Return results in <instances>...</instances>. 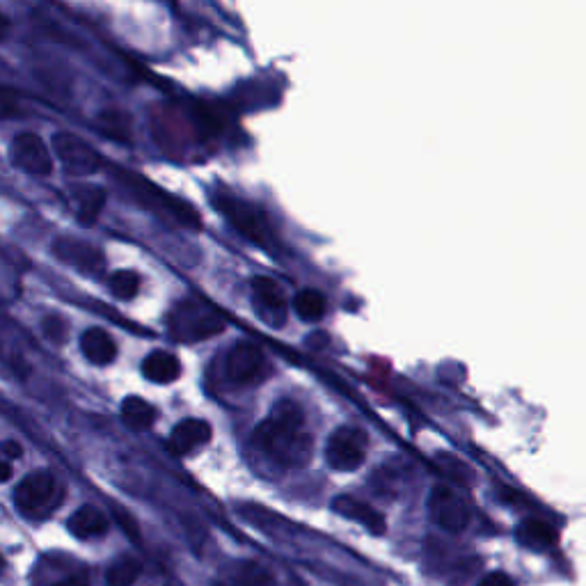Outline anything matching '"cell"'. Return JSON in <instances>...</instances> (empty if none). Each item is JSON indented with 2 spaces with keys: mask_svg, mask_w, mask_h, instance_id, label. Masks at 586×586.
<instances>
[{
  "mask_svg": "<svg viewBox=\"0 0 586 586\" xmlns=\"http://www.w3.org/2000/svg\"><path fill=\"white\" fill-rule=\"evenodd\" d=\"M7 156H10L14 168L30 174V177H51L53 174L51 149L37 133L26 131L14 136Z\"/></svg>",
  "mask_w": 586,
  "mask_h": 586,
  "instance_id": "ba28073f",
  "label": "cell"
},
{
  "mask_svg": "<svg viewBox=\"0 0 586 586\" xmlns=\"http://www.w3.org/2000/svg\"><path fill=\"white\" fill-rule=\"evenodd\" d=\"M140 289V275L136 271H115L110 275V291L115 298L131 300Z\"/></svg>",
  "mask_w": 586,
  "mask_h": 586,
  "instance_id": "cb8c5ba5",
  "label": "cell"
},
{
  "mask_svg": "<svg viewBox=\"0 0 586 586\" xmlns=\"http://www.w3.org/2000/svg\"><path fill=\"white\" fill-rule=\"evenodd\" d=\"M252 293H255V303L264 319H268L271 326H282L284 316H287V298H284L280 284L273 277L259 275L252 280Z\"/></svg>",
  "mask_w": 586,
  "mask_h": 586,
  "instance_id": "7c38bea8",
  "label": "cell"
},
{
  "mask_svg": "<svg viewBox=\"0 0 586 586\" xmlns=\"http://www.w3.org/2000/svg\"><path fill=\"white\" fill-rule=\"evenodd\" d=\"M110 520L106 513H101L97 506H81L74 516L69 518V532L81 541H90V538H99L108 532Z\"/></svg>",
  "mask_w": 586,
  "mask_h": 586,
  "instance_id": "2e32d148",
  "label": "cell"
},
{
  "mask_svg": "<svg viewBox=\"0 0 586 586\" xmlns=\"http://www.w3.org/2000/svg\"><path fill=\"white\" fill-rule=\"evenodd\" d=\"M3 454H5V461H17V458H21V445H17V442L7 440L3 445Z\"/></svg>",
  "mask_w": 586,
  "mask_h": 586,
  "instance_id": "4316f807",
  "label": "cell"
},
{
  "mask_svg": "<svg viewBox=\"0 0 586 586\" xmlns=\"http://www.w3.org/2000/svg\"><path fill=\"white\" fill-rule=\"evenodd\" d=\"M65 500V488L49 472L28 474L14 490V504L23 518L44 520L53 516Z\"/></svg>",
  "mask_w": 586,
  "mask_h": 586,
  "instance_id": "277c9868",
  "label": "cell"
},
{
  "mask_svg": "<svg viewBox=\"0 0 586 586\" xmlns=\"http://www.w3.org/2000/svg\"><path fill=\"white\" fill-rule=\"evenodd\" d=\"M142 573V564L136 557H120L106 573L108 586H133Z\"/></svg>",
  "mask_w": 586,
  "mask_h": 586,
  "instance_id": "44dd1931",
  "label": "cell"
},
{
  "mask_svg": "<svg viewBox=\"0 0 586 586\" xmlns=\"http://www.w3.org/2000/svg\"><path fill=\"white\" fill-rule=\"evenodd\" d=\"M236 586H273V580H271V575L266 573V570H261L255 564H248V566L241 568Z\"/></svg>",
  "mask_w": 586,
  "mask_h": 586,
  "instance_id": "d4e9b609",
  "label": "cell"
},
{
  "mask_svg": "<svg viewBox=\"0 0 586 586\" xmlns=\"http://www.w3.org/2000/svg\"><path fill=\"white\" fill-rule=\"evenodd\" d=\"M53 149L62 170H65L69 177H92V174L99 172L101 165H104V158H101L97 149H92L83 138L74 136V133H55Z\"/></svg>",
  "mask_w": 586,
  "mask_h": 586,
  "instance_id": "8992f818",
  "label": "cell"
},
{
  "mask_svg": "<svg viewBox=\"0 0 586 586\" xmlns=\"http://www.w3.org/2000/svg\"><path fill=\"white\" fill-rule=\"evenodd\" d=\"M53 252L65 261V264L85 275H99L106 266V259L101 255L99 248H94L92 243L69 239V236H62V239L55 241Z\"/></svg>",
  "mask_w": 586,
  "mask_h": 586,
  "instance_id": "8fae6325",
  "label": "cell"
},
{
  "mask_svg": "<svg viewBox=\"0 0 586 586\" xmlns=\"http://www.w3.org/2000/svg\"><path fill=\"white\" fill-rule=\"evenodd\" d=\"M53 586H90V584H87L85 575H69L62 582H55Z\"/></svg>",
  "mask_w": 586,
  "mask_h": 586,
  "instance_id": "f1b7e54d",
  "label": "cell"
},
{
  "mask_svg": "<svg viewBox=\"0 0 586 586\" xmlns=\"http://www.w3.org/2000/svg\"><path fill=\"white\" fill-rule=\"evenodd\" d=\"M213 207H216L229 220L236 232H241L245 239L261 245V248H271L275 243L273 227L268 223V216L255 204L236 197L225 188H218L213 193Z\"/></svg>",
  "mask_w": 586,
  "mask_h": 586,
  "instance_id": "3957f363",
  "label": "cell"
},
{
  "mask_svg": "<svg viewBox=\"0 0 586 586\" xmlns=\"http://www.w3.org/2000/svg\"><path fill=\"white\" fill-rule=\"evenodd\" d=\"M122 419L126 426H131L133 431H147L152 429L154 419H156V410L154 406H149L145 399L140 397H129L122 401Z\"/></svg>",
  "mask_w": 586,
  "mask_h": 586,
  "instance_id": "ffe728a7",
  "label": "cell"
},
{
  "mask_svg": "<svg viewBox=\"0 0 586 586\" xmlns=\"http://www.w3.org/2000/svg\"><path fill=\"white\" fill-rule=\"evenodd\" d=\"M227 378L236 385H255L266 378L268 362L264 351L252 342H239L232 346L225 360Z\"/></svg>",
  "mask_w": 586,
  "mask_h": 586,
  "instance_id": "9c48e42d",
  "label": "cell"
},
{
  "mask_svg": "<svg viewBox=\"0 0 586 586\" xmlns=\"http://www.w3.org/2000/svg\"><path fill=\"white\" fill-rule=\"evenodd\" d=\"M429 513L447 532H463L470 525V506L449 486H435L429 495Z\"/></svg>",
  "mask_w": 586,
  "mask_h": 586,
  "instance_id": "30bf717a",
  "label": "cell"
},
{
  "mask_svg": "<svg viewBox=\"0 0 586 586\" xmlns=\"http://www.w3.org/2000/svg\"><path fill=\"white\" fill-rule=\"evenodd\" d=\"M332 509H335L339 516L360 522V525L367 527L371 534H376V536L385 534V529H387L385 518L380 516L374 506L355 500V497H348V495L337 497V500L332 502Z\"/></svg>",
  "mask_w": 586,
  "mask_h": 586,
  "instance_id": "5bb4252c",
  "label": "cell"
},
{
  "mask_svg": "<svg viewBox=\"0 0 586 586\" xmlns=\"http://www.w3.org/2000/svg\"><path fill=\"white\" fill-rule=\"evenodd\" d=\"M369 447V435L358 426H342L330 435L326 461L339 472H353L364 463Z\"/></svg>",
  "mask_w": 586,
  "mask_h": 586,
  "instance_id": "52a82bcc",
  "label": "cell"
},
{
  "mask_svg": "<svg viewBox=\"0 0 586 586\" xmlns=\"http://www.w3.org/2000/svg\"><path fill=\"white\" fill-rule=\"evenodd\" d=\"M170 335L177 342H204L225 330V319L202 300H181L168 319Z\"/></svg>",
  "mask_w": 586,
  "mask_h": 586,
  "instance_id": "5b68a950",
  "label": "cell"
},
{
  "mask_svg": "<svg viewBox=\"0 0 586 586\" xmlns=\"http://www.w3.org/2000/svg\"><path fill=\"white\" fill-rule=\"evenodd\" d=\"M10 477H12V465H10V461H5L3 463V481H10Z\"/></svg>",
  "mask_w": 586,
  "mask_h": 586,
  "instance_id": "f546056e",
  "label": "cell"
},
{
  "mask_svg": "<svg viewBox=\"0 0 586 586\" xmlns=\"http://www.w3.org/2000/svg\"><path fill=\"white\" fill-rule=\"evenodd\" d=\"M71 200L76 204V216L83 225L97 223L99 213L106 207V190L94 186H78L71 190Z\"/></svg>",
  "mask_w": 586,
  "mask_h": 586,
  "instance_id": "ac0fdd59",
  "label": "cell"
},
{
  "mask_svg": "<svg viewBox=\"0 0 586 586\" xmlns=\"http://www.w3.org/2000/svg\"><path fill=\"white\" fill-rule=\"evenodd\" d=\"M81 351L92 364L106 367V364L115 360L117 346H115V339L110 337L106 330L90 328V330H85L83 337H81Z\"/></svg>",
  "mask_w": 586,
  "mask_h": 586,
  "instance_id": "e0dca14e",
  "label": "cell"
},
{
  "mask_svg": "<svg viewBox=\"0 0 586 586\" xmlns=\"http://www.w3.org/2000/svg\"><path fill=\"white\" fill-rule=\"evenodd\" d=\"M44 330H46V335L53 339V342H58V344L65 342L67 326H65V321L60 319V316H49V319L44 321Z\"/></svg>",
  "mask_w": 586,
  "mask_h": 586,
  "instance_id": "484cf974",
  "label": "cell"
},
{
  "mask_svg": "<svg viewBox=\"0 0 586 586\" xmlns=\"http://www.w3.org/2000/svg\"><path fill=\"white\" fill-rule=\"evenodd\" d=\"M255 442L266 456L287 467H303L310 463L314 438L305 429V413L296 401L282 399L273 413L255 429Z\"/></svg>",
  "mask_w": 586,
  "mask_h": 586,
  "instance_id": "6da1fadb",
  "label": "cell"
},
{
  "mask_svg": "<svg viewBox=\"0 0 586 586\" xmlns=\"http://www.w3.org/2000/svg\"><path fill=\"white\" fill-rule=\"evenodd\" d=\"M520 541L529 545V548H548L554 543V532L548 522L543 520H527L522 522L518 529Z\"/></svg>",
  "mask_w": 586,
  "mask_h": 586,
  "instance_id": "603a6c76",
  "label": "cell"
},
{
  "mask_svg": "<svg viewBox=\"0 0 586 586\" xmlns=\"http://www.w3.org/2000/svg\"><path fill=\"white\" fill-rule=\"evenodd\" d=\"M142 374L152 380V383L168 385L181 376V364L168 351H154L142 362Z\"/></svg>",
  "mask_w": 586,
  "mask_h": 586,
  "instance_id": "d6986e66",
  "label": "cell"
},
{
  "mask_svg": "<svg viewBox=\"0 0 586 586\" xmlns=\"http://www.w3.org/2000/svg\"><path fill=\"white\" fill-rule=\"evenodd\" d=\"M94 126L101 136L117 142V145H131L133 142V122L122 108H104L94 117Z\"/></svg>",
  "mask_w": 586,
  "mask_h": 586,
  "instance_id": "9a60e30c",
  "label": "cell"
},
{
  "mask_svg": "<svg viewBox=\"0 0 586 586\" xmlns=\"http://www.w3.org/2000/svg\"><path fill=\"white\" fill-rule=\"evenodd\" d=\"M115 177L120 184L129 190V193L136 197V200L145 207L147 211L156 213V216L161 218H168L172 223H177L181 227H188V229H200V216H197V211L190 207L188 202L179 200L177 195L168 193V190L158 188L154 181H149L142 177L138 172H131V170H124V168H113Z\"/></svg>",
  "mask_w": 586,
  "mask_h": 586,
  "instance_id": "7a4b0ae2",
  "label": "cell"
},
{
  "mask_svg": "<svg viewBox=\"0 0 586 586\" xmlns=\"http://www.w3.org/2000/svg\"><path fill=\"white\" fill-rule=\"evenodd\" d=\"M293 310L305 321H316L326 314V298L323 293L314 291V289H305L300 291L296 298H293Z\"/></svg>",
  "mask_w": 586,
  "mask_h": 586,
  "instance_id": "7402d4cb",
  "label": "cell"
},
{
  "mask_svg": "<svg viewBox=\"0 0 586 586\" xmlns=\"http://www.w3.org/2000/svg\"><path fill=\"white\" fill-rule=\"evenodd\" d=\"M211 440V426L204 419H184L174 426L168 440V447L172 454L186 456L193 454L195 449H200Z\"/></svg>",
  "mask_w": 586,
  "mask_h": 586,
  "instance_id": "4fadbf2b",
  "label": "cell"
},
{
  "mask_svg": "<svg viewBox=\"0 0 586 586\" xmlns=\"http://www.w3.org/2000/svg\"><path fill=\"white\" fill-rule=\"evenodd\" d=\"M479 586H513L511 580L502 573H495V575H488L486 580H483Z\"/></svg>",
  "mask_w": 586,
  "mask_h": 586,
  "instance_id": "83f0119b",
  "label": "cell"
}]
</instances>
